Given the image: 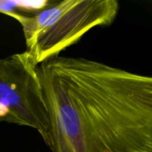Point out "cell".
I'll return each instance as SVG.
<instances>
[{"instance_id":"277c9868","label":"cell","mask_w":152,"mask_h":152,"mask_svg":"<svg viewBox=\"0 0 152 152\" xmlns=\"http://www.w3.org/2000/svg\"><path fill=\"white\" fill-rule=\"evenodd\" d=\"M55 1H11L0 0V13H5L15 19L20 15L29 16L36 14Z\"/></svg>"},{"instance_id":"6da1fadb","label":"cell","mask_w":152,"mask_h":152,"mask_svg":"<svg viewBox=\"0 0 152 152\" xmlns=\"http://www.w3.org/2000/svg\"><path fill=\"white\" fill-rule=\"evenodd\" d=\"M52 152H152V78L83 57L37 66Z\"/></svg>"},{"instance_id":"7a4b0ae2","label":"cell","mask_w":152,"mask_h":152,"mask_svg":"<svg viewBox=\"0 0 152 152\" xmlns=\"http://www.w3.org/2000/svg\"><path fill=\"white\" fill-rule=\"evenodd\" d=\"M120 9L117 0H64L34 15H20L26 50L35 65L58 56L90 30L108 26Z\"/></svg>"},{"instance_id":"3957f363","label":"cell","mask_w":152,"mask_h":152,"mask_svg":"<svg viewBox=\"0 0 152 152\" xmlns=\"http://www.w3.org/2000/svg\"><path fill=\"white\" fill-rule=\"evenodd\" d=\"M1 122L31 128L47 142V108L37 65L27 51L0 58Z\"/></svg>"}]
</instances>
